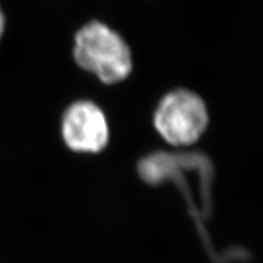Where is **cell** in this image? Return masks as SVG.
<instances>
[{
  "label": "cell",
  "instance_id": "obj_4",
  "mask_svg": "<svg viewBox=\"0 0 263 263\" xmlns=\"http://www.w3.org/2000/svg\"><path fill=\"white\" fill-rule=\"evenodd\" d=\"M4 29H5V16H4L2 10H0V37H2V35H3Z\"/></svg>",
  "mask_w": 263,
  "mask_h": 263
},
{
  "label": "cell",
  "instance_id": "obj_3",
  "mask_svg": "<svg viewBox=\"0 0 263 263\" xmlns=\"http://www.w3.org/2000/svg\"><path fill=\"white\" fill-rule=\"evenodd\" d=\"M62 134L71 151L99 153L108 144L109 126L104 113L98 105L90 101H78L66 110Z\"/></svg>",
  "mask_w": 263,
  "mask_h": 263
},
{
  "label": "cell",
  "instance_id": "obj_1",
  "mask_svg": "<svg viewBox=\"0 0 263 263\" xmlns=\"http://www.w3.org/2000/svg\"><path fill=\"white\" fill-rule=\"evenodd\" d=\"M73 59L79 67L113 85L126 79L132 71V54L123 37L104 23L91 21L75 36Z\"/></svg>",
  "mask_w": 263,
  "mask_h": 263
},
{
  "label": "cell",
  "instance_id": "obj_2",
  "mask_svg": "<svg viewBox=\"0 0 263 263\" xmlns=\"http://www.w3.org/2000/svg\"><path fill=\"white\" fill-rule=\"evenodd\" d=\"M154 124L169 144L187 146L195 143L206 129L209 114L199 96L178 89L162 98L155 112Z\"/></svg>",
  "mask_w": 263,
  "mask_h": 263
}]
</instances>
